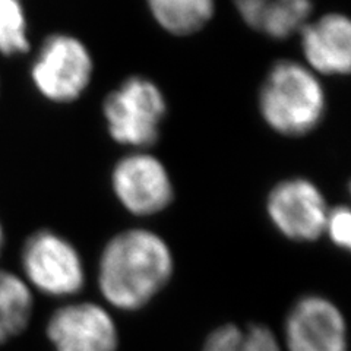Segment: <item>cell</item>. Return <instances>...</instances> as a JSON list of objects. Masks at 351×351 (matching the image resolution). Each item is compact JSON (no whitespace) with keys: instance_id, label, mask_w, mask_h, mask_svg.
<instances>
[{"instance_id":"cell-1","label":"cell","mask_w":351,"mask_h":351,"mask_svg":"<svg viewBox=\"0 0 351 351\" xmlns=\"http://www.w3.org/2000/svg\"><path fill=\"white\" fill-rule=\"evenodd\" d=\"M174 256L167 241L147 228H130L104 246L98 287L120 311H139L170 282Z\"/></svg>"},{"instance_id":"cell-2","label":"cell","mask_w":351,"mask_h":351,"mask_svg":"<svg viewBox=\"0 0 351 351\" xmlns=\"http://www.w3.org/2000/svg\"><path fill=\"white\" fill-rule=\"evenodd\" d=\"M259 112L280 135L295 138L311 134L321 125L326 112L321 80L303 63L277 62L261 85Z\"/></svg>"},{"instance_id":"cell-3","label":"cell","mask_w":351,"mask_h":351,"mask_svg":"<svg viewBox=\"0 0 351 351\" xmlns=\"http://www.w3.org/2000/svg\"><path fill=\"white\" fill-rule=\"evenodd\" d=\"M103 113L108 134L117 144L148 148L160 136L167 101L156 82L130 76L106 97Z\"/></svg>"},{"instance_id":"cell-4","label":"cell","mask_w":351,"mask_h":351,"mask_svg":"<svg viewBox=\"0 0 351 351\" xmlns=\"http://www.w3.org/2000/svg\"><path fill=\"white\" fill-rule=\"evenodd\" d=\"M94 62L85 44L71 34L49 36L38 49L31 66V80L46 100L72 103L91 84Z\"/></svg>"},{"instance_id":"cell-5","label":"cell","mask_w":351,"mask_h":351,"mask_svg":"<svg viewBox=\"0 0 351 351\" xmlns=\"http://www.w3.org/2000/svg\"><path fill=\"white\" fill-rule=\"evenodd\" d=\"M21 262L28 281L44 294L66 298L78 293L85 284L78 250L51 230H40L27 239Z\"/></svg>"},{"instance_id":"cell-6","label":"cell","mask_w":351,"mask_h":351,"mask_svg":"<svg viewBox=\"0 0 351 351\" xmlns=\"http://www.w3.org/2000/svg\"><path fill=\"white\" fill-rule=\"evenodd\" d=\"M112 188L125 210L138 217L164 211L174 197L166 166L157 157L142 151L128 154L114 164Z\"/></svg>"},{"instance_id":"cell-7","label":"cell","mask_w":351,"mask_h":351,"mask_svg":"<svg viewBox=\"0 0 351 351\" xmlns=\"http://www.w3.org/2000/svg\"><path fill=\"white\" fill-rule=\"evenodd\" d=\"M267 213L284 237L293 241H315L325 234L329 208L315 183L291 178L271 189Z\"/></svg>"},{"instance_id":"cell-8","label":"cell","mask_w":351,"mask_h":351,"mask_svg":"<svg viewBox=\"0 0 351 351\" xmlns=\"http://www.w3.org/2000/svg\"><path fill=\"white\" fill-rule=\"evenodd\" d=\"M284 344L287 351H348L346 317L324 295H303L285 317Z\"/></svg>"},{"instance_id":"cell-9","label":"cell","mask_w":351,"mask_h":351,"mask_svg":"<svg viewBox=\"0 0 351 351\" xmlns=\"http://www.w3.org/2000/svg\"><path fill=\"white\" fill-rule=\"evenodd\" d=\"M47 335L56 351H117L119 332L113 317L95 303L63 306L47 324Z\"/></svg>"},{"instance_id":"cell-10","label":"cell","mask_w":351,"mask_h":351,"mask_svg":"<svg viewBox=\"0 0 351 351\" xmlns=\"http://www.w3.org/2000/svg\"><path fill=\"white\" fill-rule=\"evenodd\" d=\"M306 66L316 75H351V18L326 14L299 32Z\"/></svg>"},{"instance_id":"cell-11","label":"cell","mask_w":351,"mask_h":351,"mask_svg":"<svg viewBox=\"0 0 351 351\" xmlns=\"http://www.w3.org/2000/svg\"><path fill=\"white\" fill-rule=\"evenodd\" d=\"M240 18L262 36L285 40L311 21L312 0H234Z\"/></svg>"},{"instance_id":"cell-12","label":"cell","mask_w":351,"mask_h":351,"mask_svg":"<svg viewBox=\"0 0 351 351\" xmlns=\"http://www.w3.org/2000/svg\"><path fill=\"white\" fill-rule=\"evenodd\" d=\"M147 3L157 24L179 37L199 32L215 14V0H147Z\"/></svg>"},{"instance_id":"cell-13","label":"cell","mask_w":351,"mask_h":351,"mask_svg":"<svg viewBox=\"0 0 351 351\" xmlns=\"http://www.w3.org/2000/svg\"><path fill=\"white\" fill-rule=\"evenodd\" d=\"M32 312L28 285L15 274L0 269V344L24 331Z\"/></svg>"},{"instance_id":"cell-14","label":"cell","mask_w":351,"mask_h":351,"mask_svg":"<svg viewBox=\"0 0 351 351\" xmlns=\"http://www.w3.org/2000/svg\"><path fill=\"white\" fill-rule=\"evenodd\" d=\"M202 351H282L280 339L271 328L262 324L218 326L206 337Z\"/></svg>"},{"instance_id":"cell-15","label":"cell","mask_w":351,"mask_h":351,"mask_svg":"<svg viewBox=\"0 0 351 351\" xmlns=\"http://www.w3.org/2000/svg\"><path fill=\"white\" fill-rule=\"evenodd\" d=\"M28 50L27 18L21 0H0V53L18 56Z\"/></svg>"},{"instance_id":"cell-16","label":"cell","mask_w":351,"mask_h":351,"mask_svg":"<svg viewBox=\"0 0 351 351\" xmlns=\"http://www.w3.org/2000/svg\"><path fill=\"white\" fill-rule=\"evenodd\" d=\"M325 234L332 243L351 254V208L337 206L329 210Z\"/></svg>"},{"instance_id":"cell-17","label":"cell","mask_w":351,"mask_h":351,"mask_svg":"<svg viewBox=\"0 0 351 351\" xmlns=\"http://www.w3.org/2000/svg\"><path fill=\"white\" fill-rule=\"evenodd\" d=\"M3 240H5V234H3L2 224H0V252H2V249H3Z\"/></svg>"},{"instance_id":"cell-18","label":"cell","mask_w":351,"mask_h":351,"mask_svg":"<svg viewBox=\"0 0 351 351\" xmlns=\"http://www.w3.org/2000/svg\"><path fill=\"white\" fill-rule=\"evenodd\" d=\"M350 195H351V183H350Z\"/></svg>"}]
</instances>
